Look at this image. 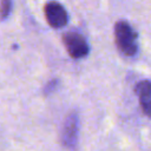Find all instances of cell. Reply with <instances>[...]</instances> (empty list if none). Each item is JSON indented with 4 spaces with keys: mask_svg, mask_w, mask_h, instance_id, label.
I'll return each mask as SVG.
<instances>
[{
    "mask_svg": "<svg viewBox=\"0 0 151 151\" xmlns=\"http://www.w3.org/2000/svg\"><path fill=\"white\" fill-rule=\"evenodd\" d=\"M114 38L117 47L125 55H134L138 50L137 34L126 21H118L114 25Z\"/></svg>",
    "mask_w": 151,
    "mask_h": 151,
    "instance_id": "obj_1",
    "label": "cell"
},
{
    "mask_svg": "<svg viewBox=\"0 0 151 151\" xmlns=\"http://www.w3.org/2000/svg\"><path fill=\"white\" fill-rule=\"evenodd\" d=\"M63 41H64V45L66 47V51L74 59L84 58L90 52L88 44L80 33L67 32V33L64 34Z\"/></svg>",
    "mask_w": 151,
    "mask_h": 151,
    "instance_id": "obj_2",
    "label": "cell"
},
{
    "mask_svg": "<svg viewBox=\"0 0 151 151\" xmlns=\"http://www.w3.org/2000/svg\"><path fill=\"white\" fill-rule=\"evenodd\" d=\"M79 134V119L76 113H70L63 124L61 129V143L67 149L76 147Z\"/></svg>",
    "mask_w": 151,
    "mask_h": 151,
    "instance_id": "obj_3",
    "label": "cell"
},
{
    "mask_svg": "<svg viewBox=\"0 0 151 151\" xmlns=\"http://www.w3.org/2000/svg\"><path fill=\"white\" fill-rule=\"evenodd\" d=\"M45 18L53 28H61L68 21V15L65 7L58 1H48L44 7Z\"/></svg>",
    "mask_w": 151,
    "mask_h": 151,
    "instance_id": "obj_4",
    "label": "cell"
},
{
    "mask_svg": "<svg viewBox=\"0 0 151 151\" xmlns=\"http://www.w3.org/2000/svg\"><path fill=\"white\" fill-rule=\"evenodd\" d=\"M136 92L138 93V99L143 112L151 118V81L143 80L137 84Z\"/></svg>",
    "mask_w": 151,
    "mask_h": 151,
    "instance_id": "obj_5",
    "label": "cell"
},
{
    "mask_svg": "<svg viewBox=\"0 0 151 151\" xmlns=\"http://www.w3.org/2000/svg\"><path fill=\"white\" fill-rule=\"evenodd\" d=\"M12 4L13 1L12 0H1L0 1V19L4 20L6 19L11 11H12Z\"/></svg>",
    "mask_w": 151,
    "mask_h": 151,
    "instance_id": "obj_6",
    "label": "cell"
}]
</instances>
